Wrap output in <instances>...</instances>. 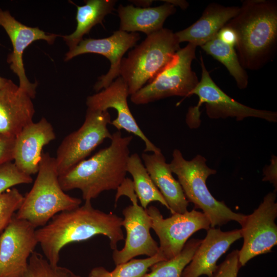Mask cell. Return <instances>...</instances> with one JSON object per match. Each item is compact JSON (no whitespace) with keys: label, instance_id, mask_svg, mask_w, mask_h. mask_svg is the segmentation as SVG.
Wrapping results in <instances>:
<instances>
[{"label":"cell","instance_id":"cell-1","mask_svg":"<svg viewBox=\"0 0 277 277\" xmlns=\"http://www.w3.org/2000/svg\"><path fill=\"white\" fill-rule=\"evenodd\" d=\"M123 218L94 208L91 201L75 209L55 215L44 226L36 229L35 234L45 258L52 265H58L60 252L67 244L103 235L109 240L113 250L124 240Z\"/></svg>","mask_w":277,"mask_h":277},{"label":"cell","instance_id":"cell-2","mask_svg":"<svg viewBox=\"0 0 277 277\" xmlns=\"http://www.w3.org/2000/svg\"><path fill=\"white\" fill-rule=\"evenodd\" d=\"M234 33L235 48L242 67L256 70L275 51L277 41V3L272 0H246L226 25Z\"/></svg>","mask_w":277,"mask_h":277},{"label":"cell","instance_id":"cell-3","mask_svg":"<svg viewBox=\"0 0 277 277\" xmlns=\"http://www.w3.org/2000/svg\"><path fill=\"white\" fill-rule=\"evenodd\" d=\"M132 138V135L123 136L120 131L113 133L108 147L58 176L63 190L80 189L85 201L97 197L105 191L116 190L126 179Z\"/></svg>","mask_w":277,"mask_h":277},{"label":"cell","instance_id":"cell-4","mask_svg":"<svg viewBox=\"0 0 277 277\" xmlns=\"http://www.w3.org/2000/svg\"><path fill=\"white\" fill-rule=\"evenodd\" d=\"M58 176L55 158L43 153L33 185L15 216L36 228L46 225L56 214L79 207L82 200L65 192Z\"/></svg>","mask_w":277,"mask_h":277},{"label":"cell","instance_id":"cell-5","mask_svg":"<svg viewBox=\"0 0 277 277\" xmlns=\"http://www.w3.org/2000/svg\"><path fill=\"white\" fill-rule=\"evenodd\" d=\"M206 162V159L200 154L186 160L180 150L175 149L169 165L172 172L176 175L187 200L194 204V209L202 210L210 222V227L222 226L231 221L240 224L245 215L232 211L223 201L216 200L209 190L206 180L216 171L209 167Z\"/></svg>","mask_w":277,"mask_h":277},{"label":"cell","instance_id":"cell-6","mask_svg":"<svg viewBox=\"0 0 277 277\" xmlns=\"http://www.w3.org/2000/svg\"><path fill=\"white\" fill-rule=\"evenodd\" d=\"M175 33L162 28L146 38L122 58L120 76L126 83L129 94L152 81L180 49Z\"/></svg>","mask_w":277,"mask_h":277},{"label":"cell","instance_id":"cell-7","mask_svg":"<svg viewBox=\"0 0 277 277\" xmlns=\"http://www.w3.org/2000/svg\"><path fill=\"white\" fill-rule=\"evenodd\" d=\"M196 48L188 43L180 48L152 81L130 95L131 102L139 105L170 96H189L199 81L191 68Z\"/></svg>","mask_w":277,"mask_h":277},{"label":"cell","instance_id":"cell-8","mask_svg":"<svg viewBox=\"0 0 277 277\" xmlns=\"http://www.w3.org/2000/svg\"><path fill=\"white\" fill-rule=\"evenodd\" d=\"M115 205L123 195L127 196L132 203L125 208L122 213L123 226L126 232L124 247L113 250L112 259L116 265L129 261L134 258L145 255L152 256L159 252V246L150 234L151 220L146 209L138 204L137 196L132 181L126 178L116 189Z\"/></svg>","mask_w":277,"mask_h":277},{"label":"cell","instance_id":"cell-9","mask_svg":"<svg viewBox=\"0 0 277 277\" xmlns=\"http://www.w3.org/2000/svg\"><path fill=\"white\" fill-rule=\"evenodd\" d=\"M202 69L201 78L190 96L199 97L197 106L188 110L186 121L189 124H201L200 107L205 104L208 116L212 119L235 117L238 121L249 117L265 120L269 122H277V113L274 111L252 108L244 105L226 94L214 83L207 70L202 56L200 55Z\"/></svg>","mask_w":277,"mask_h":277},{"label":"cell","instance_id":"cell-10","mask_svg":"<svg viewBox=\"0 0 277 277\" xmlns=\"http://www.w3.org/2000/svg\"><path fill=\"white\" fill-rule=\"evenodd\" d=\"M111 122L108 110L87 109L82 125L67 135L57 148L55 162L58 175L86 159L105 139L111 138L107 127Z\"/></svg>","mask_w":277,"mask_h":277},{"label":"cell","instance_id":"cell-11","mask_svg":"<svg viewBox=\"0 0 277 277\" xmlns=\"http://www.w3.org/2000/svg\"><path fill=\"white\" fill-rule=\"evenodd\" d=\"M276 191L269 192L253 212L246 215L241 225L244 242L239 251L241 267L253 258L270 252L277 244Z\"/></svg>","mask_w":277,"mask_h":277},{"label":"cell","instance_id":"cell-12","mask_svg":"<svg viewBox=\"0 0 277 277\" xmlns=\"http://www.w3.org/2000/svg\"><path fill=\"white\" fill-rule=\"evenodd\" d=\"M146 211L150 217L151 228L160 241L159 251L166 260L177 255L195 232L210 228L206 215L195 209L183 213L172 214L166 219L154 206H149Z\"/></svg>","mask_w":277,"mask_h":277},{"label":"cell","instance_id":"cell-13","mask_svg":"<svg viewBox=\"0 0 277 277\" xmlns=\"http://www.w3.org/2000/svg\"><path fill=\"white\" fill-rule=\"evenodd\" d=\"M36 228L15 214L0 235V277H23L38 244Z\"/></svg>","mask_w":277,"mask_h":277},{"label":"cell","instance_id":"cell-14","mask_svg":"<svg viewBox=\"0 0 277 277\" xmlns=\"http://www.w3.org/2000/svg\"><path fill=\"white\" fill-rule=\"evenodd\" d=\"M140 39L137 32L128 33L121 30L103 38H85L66 54L65 61L85 53H96L106 57L110 62L108 72L101 76L93 89L96 92L108 87L113 80L120 76L121 63L124 54L135 46Z\"/></svg>","mask_w":277,"mask_h":277},{"label":"cell","instance_id":"cell-15","mask_svg":"<svg viewBox=\"0 0 277 277\" xmlns=\"http://www.w3.org/2000/svg\"><path fill=\"white\" fill-rule=\"evenodd\" d=\"M0 26L5 30L13 47L12 52L7 56V62L10 65L11 70L18 77V86L33 99L35 97L37 83L30 82L26 76L23 60L24 51L34 41L44 40L51 45L60 35L46 33L38 27L26 26L17 21L9 11L1 8Z\"/></svg>","mask_w":277,"mask_h":277},{"label":"cell","instance_id":"cell-16","mask_svg":"<svg viewBox=\"0 0 277 277\" xmlns=\"http://www.w3.org/2000/svg\"><path fill=\"white\" fill-rule=\"evenodd\" d=\"M129 95L127 84L120 76L107 88L88 96L86 103L87 109L92 110L105 111L114 108L117 116L111 124L118 131L123 129L139 137L145 144V152H161V149L145 135L132 115L127 102Z\"/></svg>","mask_w":277,"mask_h":277},{"label":"cell","instance_id":"cell-17","mask_svg":"<svg viewBox=\"0 0 277 277\" xmlns=\"http://www.w3.org/2000/svg\"><path fill=\"white\" fill-rule=\"evenodd\" d=\"M55 138L52 125L45 117L25 126L15 137L13 163L16 167L30 176L37 173L44 147Z\"/></svg>","mask_w":277,"mask_h":277},{"label":"cell","instance_id":"cell-18","mask_svg":"<svg viewBox=\"0 0 277 277\" xmlns=\"http://www.w3.org/2000/svg\"><path fill=\"white\" fill-rule=\"evenodd\" d=\"M242 238L240 229L223 231L210 227L196 250L191 261L184 269L181 277H212L219 259L230 246Z\"/></svg>","mask_w":277,"mask_h":277},{"label":"cell","instance_id":"cell-19","mask_svg":"<svg viewBox=\"0 0 277 277\" xmlns=\"http://www.w3.org/2000/svg\"><path fill=\"white\" fill-rule=\"evenodd\" d=\"M32 97L8 80L0 90V136H15L33 122L35 109Z\"/></svg>","mask_w":277,"mask_h":277},{"label":"cell","instance_id":"cell-20","mask_svg":"<svg viewBox=\"0 0 277 277\" xmlns=\"http://www.w3.org/2000/svg\"><path fill=\"white\" fill-rule=\"evenodd\" d=\"M142 160L171 214L187 211L189 202L179 181L173 177L169 164L166 163L162 151L151 154L143 153Z\"/></svg>","mask_w":277,"mask_h":277},{"label":"cell","instance_id":"cell-21","mask_svg":"<svg viewBox=\"0 0 277 277\" xmlns=\"http://www.w3.org/2000/svg\"><path fill=\"white\" fill-rule=\"evenodd\" d=\"M239 10L240 7L238 6H225L211 3L206 7L196 22L175 34L180 43L188 42L196 47H201L216 36L238 14Z\"/></svg>","mask_w":277,"mask_h":277},{"label":"cell","instance_id":"cell-22","mask_svg":"<svg viewBox=\"0 0 277 277\" xmlns=\"http://www.w3.org/2000/svg\"><path fill=\"white\" fill-rule=\"evenodd\" d=\"M117 11L120 18V30L142 32L147 36L163 28L165 20L175 12L176 9L168 3L147 8L120 5Z\"/></svg>","mask_w":277,"mask_h":277},{"label":"cell","instance_id":"cell-23","mask_svg":"<svg viewBox=\"0 0 277 277\" xmlns=\"http://www.w3.org/2000/svg\"><path fill=\"white\" fill-rule=\"evenodd\" d=\"M116 3L115 0H88L85 5L76 6L75 30L69 35L61 36L69 50L75 47L92 27L102 24L105 17L114 10Z\"/></svg>","mask_w":277,"mask_h":277},{"label":"cell","instance_id":"cell-24","mask_svg":"<svg viewBox=\"0 0 277 277\" xmlns=\"http://www.w3.org/2000/svg\"><path fill=\"white\" fill-rule=\"evenodd\" d=\"M126 170L133 178L134 190L144 209H146L150 203L158 202L169 210L167 203L152 181L142 159L136 153L130 154Z\"/></svg>","mask_w":277,"mask_h":277},{"label":"cell","instance_id":"cell-25","mask_svg":"<svg viewBox=\"0 0 277 277\" xmlns=\"http://www.w3.org/2000/svg\"><path fill=\"white\" fill-rule=\"evenodd\" d=\"M201 47L207 54L225 66L234 78L239 89L246 88L248 83V75L239 61L234 46L222 40L217 34Z\"/></svg>","mask_w":277,"mask_h":277},{"label":"cell","instance_id":"cell-26","mask_svg":"<svg viewBox=\"0 0 277 277\" xmlns=\"http://www.w3.org/2000/svg\"><path fill=\"white\" fill-rule=\"evenodd\" d=\"M201 242L200 239L190 240L177 255L154 264L150 268L151 271L143 277H181L184 269L191 261Z\"/></svg>","mask_w":277,"mask_h":277},{"label":"cell","instance_id":"cell-27","mask_svg":"<svg viewBox=\"0 0 277 277\" xmlns=\"http://www.w3.org/2000/svg\"><path fill=\"white\" fill-rule=\"evenodd\" d=\"M166 260L159 251L155 255L143 259H132L128 262L116 265L109 271L103 266L91 269L88 277H143L152 266Z\"/></svg>","mask_w":277,"mask_h":277},{"label":"cell","instance_id":"cell-28","mask_svg":"<svg viewBox=\"0 0 277 277\" xmlns=\"http://www.w3.org/2000/svg\"><path fill=\"white\" fill-rule=\"evenodd\" d=\"M23 277H82L68 268L51 265L41 253L34 251L29 258Z\"/></svg>","mask_w":277,"mask_h":277},{"label":"cell","instance_id":"cell-29","mask_svg":"<svg viewBox=\"0 0 277 277\" xmlns=\"http://www.w3.org/2000/svg\"><path fill=\"white\" fill-rule=\"evenodd\" d=\"M22 193L14 187L0 194V233L7 227L19 208L24 200Z\"/></svg>","mask_w":277,"mask_h":277},{"label":"cell","instance_id":"cell-30","mask_svg":"<svg viewBox=\"0 0 277 277\" xmlns=\"http://www.w3.org/2000/svg\"><path fill=\"white\" fill-rule=\"evenodd\" d=\"M32 181L31 176L21 171L12 162L0 167V194L17 185Z\"/></svg>","mask_w":277,"mask_h":277},{"label":"cell","instance_id":"cell-31","mask_svg":"<svg viewBox=\"0 0 277 277\" xmlns=\"http://www.w3.org/2000/svg\"><path fill=\"white\" fill-rule=\"evenodd\" d=\"M239 250L236 249L229 254L219 265L212 277H237L241 267L239 258Z\"/></svg>","mask_w":277,"mask_h":277},{"label":"cell","instance_id":"cell-32","mask_svg":"<svg viewBox=\"0 0 277 277\" xmlns=\"http://www.w3.org/2000/svg\"><path fill=\"white\" fill-rule=\"evenodd\" d=\"M15 137L0 136V167L13 160Z\"/></svg>","mask_w":277,"mask_h":277},{"label":"cell","instance_id":"cell-33","mask_svg":"<svg viewBox=\"0 0 277 277\" xmlns=\"http://www.w3.org/2000/svg\"><path fill=\"white\" fill-rule=\"evenodd\" d=\"M264 177L263 181H268L277 188V157L274 155L271 156L270 163L265 166L263 170Z\"/></svg>","mask_w":277,"mask_h":277},{"label":"cell","instance_id":"cell-34","mask_svg":"<svg viewBox=\"0 0 277 277\" xmlns=\"http://www.w3.org/2000/svg\"><path fill=\"white\" fill-rule=\"evenodd\" d=\"M218 36L224 41L235 46L236 37L233 31L229 27L225 26L217 33Z\"/></svg>","mask_w":277,"mask_h":277},{"label":"cell","instance_id":"cell-35","mask_svg":"<svg viewBox=\"0 0 277 277\" xmlns=\"http://www.w3.org/2000/svg\"><path fill=\"white\" fill-rule=\"evenodd\" d=\"M165 3H168L173 5V6H178L182 9H185L188 7V3L185 1L182 0H165L162 1Z\"/></svg>","mask_w":277,"mask_h":277},{"label":"cell","instance_id":"cell-36","mask_svg":"<svg viewBox=\"0 0 277 277\" xmlns=\"http://www.w3.org/2000/svg\"><path fill=\"white\" fill-rule=\"evenodd\" d=\"M131 2L133 3L137 7L140 8H147L149 7L152 4L153 1L151 0H134L130 1Z\"/></svg>","mask_w":277,"mask_h":277},{"label":"cell","instance_id":"cell-37","mask_svg":"<svg viewBox=\"0 0 277 277\" xmlns=\"http://www.w3.org/2000/svg\"><path fill=\"white\" fill-rule=\"evenodd\" d=\"M8 80V79L5 78L0 76V90L5 85Z\"/></svg>","mask_w":277,"mask_h":277}]
</instances>
